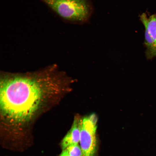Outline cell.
Listing matches in <instances>:
<instances>
[{
	"label": "cell",
	"instance_id": "6da1fadb",
	"mask_svg": "<svg viewBox=\"0 0 156 156\" xmlns=\"http://www.w3.org/2000/svg\"><path fill=\"white\" fill-rule=\"evenodd\" d=\"M50 73L2 76L0 110L3 122L12 127L26 125L52 97L66 92L62 75Z\"/></svg>",
	"mask_w": 156,
	"mask_h": 156
},
{
	"label": "cell",
	"instance_id": "7a4b0ae2",
	"mask_svg": "<svg viewBox=\"0 0 156 156\" xmlns=\"http://www.w3.org/2000/svg\"><path fill=\"white\" fill-rule=\"evenodd\" d=\"M40 0L60 17L72 22H86L92 12L90 0Z\"/></svg>",
	"mask_w": 156,
	"mask_h": 156
},
{
	"label": "cell",
	"instance_id": "3957f363",
	"mask_svg": "<svg viewBox=\"0 0 156 156\" xmlns=\"http://www.w3.org/2000/svg\"><path fill=\"white\" fill-rule=\"evenodd\" d=\"M97 117L94 113L81 118L79 123V142L82 156H94L96 152Z\"/></svg>",
	"mask_w": 156,
	"mask_h": 156
},
{
	"label": "cell",
	"instance_id": "277c9868",
	"mask_svg": "<svg viewBox=\"0 0 156 156\" xmlns=\"http://www.w3.org/2000/svg\"><path fill=\"white\" fill-rule=\"evenodd\" d=\"M140 19L145 29L146 56L147 59H151L156 56V14L148 17L143 13L140 16Z\"/></svg>",
	"mask_w": 156,
	"mask_h": 156
},
{
	"label": "cell",
	"instance_id": "5b68a950",
	"mask_svg": "<svg viewBox=\"0 0 156 156\" xmlns=\"http://www.w3.org/2000/svg\"><path fill=\"white\" fill-rule=\"evenodd\" d=\"M81 118L79 115H77L74 117L71 128L62 141L61 146L63 150L70 145L78 144L79 142V123Z\"/></svg>",
	"mask_w": 156,
	"mask_h": 156
},
{
	"label": "cell",
	"instance_id": "8992f818",
	"mask_svg": "<svg viewBox=\"0 0 156 156\" xmlns=\"http://www.w3.org/2000/svg\"><path fill=\"white\" fill-rule=\"evenodd\" d=\"M65 150L70 156H82L81 147L78 144H73L67 147Z\"/></svg>",
	"mask_w": 156,
	"mask_h": 156
},
{
	"label": "cell",
	"instance_id": "52a82bcc",
	"mask_svg": "<svg viewBox=\"0 0 156 156\" xmlns=\"http://www.w3.org/2000/svg\"><path fill=\"white\" fill-rule=\"evenodd\" d=\"M60 156H70L65 150H63Z\"/></svg>",
	"mask_w": 156,
	"mask_h": 156
}]
</instances>
